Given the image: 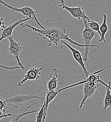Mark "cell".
<instances>
[{"label":"cell","mask_w":111,"mask_h":122,"mask_svg":"<svg viewBox=\"0 0 111 122\" xmlns=\"http://www.w3.org/2000/svg\"><path fill=\"white\" fill-rule=\"evenodd\" d=\"M20 25L25 28L31 29L33 31L38 33V35L42 39H48V46H51L52 45H55V49H62L63 48V41H67L71 44L77 46L79 48L86 47L85 44H80L76 41L72 40L66 34V30L63 25V18L59 17L56 22L54 23L52 19L47 20V27L45 30L38 29L31 25L24 23H21Z\"/></svg>","instance_id":"6da1fadb"},{"label":"cell","mask_w":111,"mask_h":122,"mask_svg":"<svg viewBox=\"0 0 111 122\" xmlns=\"http://www.w3.org/2000/svg\"><path fill=\"white\" fill-rule=\"evenodd\" d=\"M86 16L83 18L84 29H82L81 33L82 35V40L84 42V44L86 47H85L84 52L83 54V58L85 62L88 61V53L90 49V47H94L96 48H99V46L96 45H91L90 43L93 40V39L97 36V32L94 30H92L88 26L86 19Z\"/></svg>","instance_id":"7a4b0ae2"},{"label":"cell","mask_w":111,"mask_h":122,"mask_svg":"<svg viewBox=\"0 0 111 122\" xmlns=\"http://www.w3.org/2000/svg\"><path fill=\"white\" fill-rule=\"evenodd\" d=\"M0 3L2 4L4 7H7L12 12H15V13H19L21 14L22 15H24L26 17H33L34 18V20L35 21L37 25L39 26V27L43 30L46 29V27L43 26L39 22L38 19L37 18L36 14L37 12L34 10L32 8L29 6H25L22 8H17L11 6L10 5L5 3L2 0H0Z\"/></svg>","instance_id":"3957f363"},{"label":"cell","mask_w":111,"mask_h":122,"mask_svg":"<svg viewBox=\"0 0 111 122\" xmlns=\"http://www.w3.org/2000/svg\"><path fill=\"white\" fill-rule=\"evenodd\" d=\"M9 41V46L8 47V52L11 55L13 56L16 59L20 69L25 70V68L19 59V56L21 52L22 46L20 43L16 41L14 37L12 35L7 39Z\"/></svg>","instance_id":"277c9868"},{"label":"cell","mask_w":111,"mask_h":122,"mask_svg":"<svg viewBox=\"0 0 111 122\" xmlns=\"http://www.w3.org/2000/svg\"><path fill=\"white\" fill-rule=\"evenodd\" d=\"M33 99H39L44 100L43 97L37 95H27L24 94H18L12 98L5 99L8 103H12L14 107L17 108L20 106L24 105V103Z\"/></svg>","instance_id":"5b68a950"},{"label":"cell","mask_w":111,"mask_h":122,"mask_svg":"<svg viewBox=\"0 0 111 122\" xmlns=\"http://www.w3.org/2000/svg\"><path fill=\"white\" fill-rule=\"evenodd\" d=\"M59 7L62 9L67 11L72 17L78 20H80L81 19H83L86 15V12L84 11L83 7H68L65 5L64 0H61Z\"/></svg>","instance_id":"8992f818"},{"label":"cell","mask_w":111,"mask_h":122,"mask_svg":"<svg viewBox=\"0 0 111 122\" xmlns=\"http://www.w3.org/2000/svg\"><path fill=\"white\" fill-rule=\"evenodd\" d=\"M45 65H43L42 67L38 68L37 67L30 68L25 74L23 78L20 81H18L17 86L19 87H21L26 81L28 80H36L40 77V74L41 71L44 68Z\"/></svg>","instance_id":"52a82bcc"},{"label":"cell","mask_w":111,"mask_h":122,"mask_svg":"<svg viewBox=\"0 0 111 122\" xmlns=\"http://www.w3.org/2000/svg\"><path fill=\"white\" fill-rule=\"evenodd\" d=\"M62 43L64 45L66 46L70 49V50L71 51L72 53V55L74 59L79 64L81 68L82 69L84 73V79L88 78L89 76V73L88 71L86 69L85 64L84 63V61L83 60V56H82L81 53L78 50L75 49L73 47H72L71 46H70L67 42L64 41V40L62 41Z\"/></svg>","instance_id":"ba28073f"},{"label":"cell","mask_w":111,"mask_h":122,"mask_svg":"<svg viewBox=\"0 0 111 122\" xmlns=\"http://www.w3.org/2000/svg\"><path fill=\"white\" fill-rule=\"evenodd\" d=\"M99 86L98 83H87L83 84V97L80 104L79 107L81 108L86 103L87 100L92 97L95 94L96 90Z\"/></svg>","instance_id":"9c48e42d"},{"label":"cell","mask_w":111,"mask_h":122,"mask_svg":"<svg viewBox=\"0 0 111 122\" xmlns=\"http://www.w3.org/2000/svg\"><path fill=\"white\" fill-rule=\"evenodd\" d=\"M30 19L34 20L33 17H26L25 19H20L17 20L14 23L9 25L6 26L4 28L1 30V32L0 36V42L5 39H8L10 36L12 35V32L16 27L20 25L21 23L28 21Z\"/></svg>","instance_id":"30bf717a"},{"label":"cell","mask_w":111,"mask_h":122,"mask_svg":"<svg viewBox=\"0 0 111 122\" xmlns=\"http://www.w3.org/2000/svg\"><path fill=\"white\" fill-rule=\"evenodd\" d=\"M105 69H106V68H103V69H101V70H99L97 71H95L94 73L91 74V75H89V76H88V78L84 79L82 81L79 82H78V83H76L75 84L71 85L70 86H65L64 87H63L62 88H61V89H59L58 91L59 92H61L65 90H66V89H68L76 86H79L80 85H83L85 83H88V82H90V83H99L98 82V79L100 77H99V76L98 75H97V74H98V73L102 72L103 71H104Z\"/></svg>","instance_id":"8fae6325"},{"label":"cell","mask_w":111,"mask_h":122,"mask_svg":"<svg viewBox=\"0 0 111 122\" xmlns=\"http://www.w3.org/2000/svg\"><path fill=\"white\" fill-rule=\"evenodd\" d=\"M50 79L47 81V87L48 91L54 90L58 85V71L56 69H53L50 75Z\"/></svg>","instance_id":"7c38bea8"},{"label":"cell","mask_w":111,"mask_h":122,"mask_svg":"<svg viewBox=\"0 0 111 122\" xmlns=\"http://www.w3.org/2000/svg\"><path fill=\"white\" fill-rule=\"evenodd\" d=\"M59 93V92L58 91L56 92L54 90H52V91L47 92L46 96V98H45L46 100V104L45 107L44 117H43L42 122H46V119L47 115V113L48 105L51 103V102L52 101H53L56 98V97L57 96Z\"/></svg>","instance_id":"4fadbf2b"},{"label":"cell","mask_w":111,"mask_h":122,"mask_svg":"<svg viewBox=\"0 0 111 122\" xmlns=\"http://www.w3.org/2000/svg\"><path fill=\"white\" fill-rule=\"evenodd\" d=\"M107 15L105 14H104L103 15V20L102 24L100 27L101 36H100V38L98 40V42L99 43H107V41L105 38V35L108 30V27L107 25Z\"/></svg>","instance_id":"5bb4252c"},{"label":"cell","mask_w":111,"mask_h":122,"mask_svg":"<svg viewBox=\"0 0 111 122\" xmlns=\"http://www.w3.org/2000/svg\"><path fill=\"white\" fill-rule=\"evenodd\" d=\"M106 87V93L104 101V108L102 113H105L107 111V109L108 107H111V92L109 88Z\"/></svg>","instance_id":"9a60e30c"},{"label":"cell","mask_w":111,"mask_h":122,"mask_svg":"<svg viewBox=\"0 0 111 122\" xmlns=\"http://www.w3.org/2000/svg\"><path fill=\"white\" fill-rule=\"evenodd\" d=\"M31 107V106H28L26 108L25 110H24L21 113L17 115L16 116L13 117L12 118V120L11 121L9 122H18L21 117H23L25 116L29 115L30 114H32V113H36V112H38V110H39V109H35V110H31V111L29 110V109L30 107Z\"/></svg>","instance_id":"2e32d148"},{"label":"cell","mask_w":111,"mask_h":122,"mask_svg":"<svg viewBox=\"0 0 111 122\" xmlns=\"http://www.w3.org/2000/svg\"><path fill=\"white\" fill-rule=\"evenodd\" d=\"M86 19L87 20V24L88 26L89 27V28H91L92 30L97 32L100 35V36H101V32L100 31V26L99 24L97 22L95 21L94 20H90L89 17L87 15L86 16Z\"/></svg>","instance_id":"e0dca14e"},{"label":"cell","mask_w":111,"mask_h":122,"mask_svg":"<svg viewBox=\"0 0 111 122\" xmlns=\"http://www.w3.org/2000/svg\"><path fill=\"white\" fill-rule=\"evenodd\" d=\"M45 104H46V100L45 99L44 102L41 104V106L40 107L39 110H38V112H37V114L36 115V122H42L43 117H44Z\"/></svg>","instance_id":"ac0fdd59"},{"label":"cell","mask_w":111,"mask_h":122,"mask_svg":"<svg viewBox=\"0 0 111 122\" xmlns=\"http://www.w3.org/2000/svg\"><path fill=\"white\" fill-rule=\"evenodd\" d=\"M7 103L5 99L0 97V110H2L4 113H5L8 108Z\"/></svg>","instance_id":"d6986e66"},{"label":"cell","mask_w":111,"mask_h":122,"mask_svg":"<svg viewBox=\"0 0 111 122\" xmlns=\"http://www.w3.org/2000/svg\"><path fill=\"white\" fill-rule=\"evenodd\" d=\"M0 68H2V69L6 70L14 71L15 70L19 69L20 67H19V66H15V67H8V66H4V65H1L0 64Z\"/></svg>","instance_id":"ffe728a7"},{"label":"cell","mask_w":111,"mask_h":122,"mask_svg":"<svg viewBox=\"0 0 111 122\" xmlns=\"http://www.w3.org/2000/svg\"><path fill=\"white\" fill-rule=\"evenodd\" d=\"M98 82H99V83H100L102 84V85H104L105 86L108 87V88H109V89H110V91H111V84L110 81H108V84L107 85V84H106V83H105V82H104L102 80H101L100 79V78H99V79H98Z\"/></svg>","instance_id":"44dd1931"},{"label":"cell","mask_w":111,"mask_h":122,"mask_svg":"<svg viewBox=\"0 0 111 122\" xmlns=\"http://www.w3.org/2000/svg\"><path fill=\"white\" fill-rule=\"evenodd\" d=\"M6 26L4 23V19L2 17H0V31Z\"/></svg>","instance_id":"7402d4cb"},{"label":"cell","mask_w":111,"mask_h":122,"mask_svg":"<svg viewBox=\"0 0 111 122\" xmlns=\"http://www.w3.org/2000/svg\"><path fill=\"white\" fill-rule=\"evenodd\" d=\"M12 114L11 113H9V114H4L2 116H0V120H1V119H2L3 118H5V117H12Z\"/></svg>","instance_id":"603a6c76"},{"label":"cell","mask_w":111,"mask_h":122,"mask_svg":"<svg viewBox=\"0 0 111 122\" xmlns=\"http://www.w3.org/2000/svg\"><path fill=\"white\" fill-rule=\"evenodd\" d=\"M5 114V113L3 112L2 110H0V116H2V115H3Z\"/></svg>","instance_id":"cb8c5ba5"},{"label":"cell","mask_w":111,"mask_h":122,"mask_svg":"<svg viewBox=\"0 0 111 122\" xmlns=\"http://www.w3.org/2000/svg\"><path fill=\"white\" fill-rule=\"evenodd\" d=\"M110 79H111V76L110 77Z\"/></svg>","instance_id":"d4e9b609"}]
</instances>
